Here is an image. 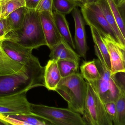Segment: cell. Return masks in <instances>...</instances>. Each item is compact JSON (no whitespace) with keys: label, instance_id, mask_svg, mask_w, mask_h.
<instances>
[{"label":"cell","instance_id":"cell-1","mask_svg":"<svg viewBox=\"0 0 125 125\" xmlns=\"http://www.w3.org/2000/svg\"><path fill=\"white\" fill-rule=\"evenodd\" d=\"M44 69L45 66H42L35 56L17 72L0 74V97L28 92L37 87H45Z\"/></svg>","mask_w":125,"mask_h":125},{"label":"cell","instance_id":"cell-2","mask_svg":"<svg viewBox=\"0 0 125 125\" xmlns=\"http://www.w3.org/2000/svg\"><path fill=\"white\" fill-rule=\"evenodd\" d=\"M4 40L33 50L47 46L39 13L35 10L27 9L21 27L9 33Z\"/></svg>","mask_w":125,"mask_h":125},{"label":"cell","instance_id":"cell-3","mask_svg":"<svg viewBox=\"0 0 125 125\" xmlns=\"http://www.w3.org/2000/svg\"><path fill=\"white\" fill-rule=\"evenodd\" d=\"M87 84L79 73L62 78L55 91L68 103V108L83 115Z\"/></svg>","mask_w":125,"mask_h":125},{"label":"cell","instance_id":"cell-4","mask_svg":"<svg viewBox=\"0 0 125 125\" xmlns=\"http://www.w3.org/2000/svg\"><path fill=\"white\" fill-rule=\"evenodd\" d=\"M95 54L98 59H95L100 73L99 78L91 83L94 89L104 103L109 101H116L122 93L111 75L110 71L107 68L104 60L96 46L94 45Z\"/></svg>","mask_w":125,"mask_h":125},{"label":"cell","instance_id":"cell-5","mask_svg":"<svg viewBox=\"0 0 125 125\" xmlns=\"http://www.w3.org/2000/svg\"><path fill=\"white\" fill-rule=\"evenodd\" d=\"M30 108L31 113L43 118L53 125H87L80 114L68 108H59L30 103Z\"/></svg>","mask_w":125,"mask_h":125},{"label":"cell","instance_id":"cell-6","mask_svg":"<svg viewBox=\"0 0 125 125\" xmlns=\"http://www.w3.org/2000/svg\"><path fill=\"white\" fill-rule=\"evenodd\" d=\"M87 90L84 107L83 119L87 125H112L104 104L91 83L87 82Z\"/></svg>","mask_w":125,"mask_h":125},{"label":"cell","instance_id":"cell-7","mask_svg":"<svg viewBox=\"0 0 125 125\" xmlns=\"http://www.w3.org/2000/svg\"><path fill=\"white\" fill-rule=\"evenodd\" d=\"M80 7L86 24L95 28L102 36L109 37L118 43L115 33L106 20L97 2L86 3Z\"/></svg>","mask_w":125,"mask_h":125},{"label":"cell","instance_id":"cell-8","mask_svg":"<svg viewBox=\"0 0 125 125\" xmlns=\"http://www.w3.org/2000/svg\"><path fill=\"white\" fill-rule=\"evenodd\" d=\"M27 93L24 91L0 97V113L15 115L31 113Z\"/></svg>","mask_w":125,"mask_h":125},{"label":"cell","instance_id":"cell-9","mask_svg":"<svg viewBox=\"0 0 125 125\" xmlns=\"http://www.w3.org/2000/svg\"><path fill=\"white\" fill-rule=\"evenodd\" d=\"M102 38L109 57L111 74L125 72V48L109 37L102 36Z\"/></svg>","mask_w":125,"mask_h":125},{"label":"cell","instance_id":"cell-10","mask_svg":"<svg viewBox=\"0 0 125 125\" xmlns=\"http://www.w3.org/2000/svg\"><path fill=\"white\" fill-rule=\"evenodd\" d=\"M1 47L11 59L23 65L29 63L35 57L32 54V49L25 47L13 42L3 40Z\"/></svg>","mask_w":125,"mask_h":125},{"label":"cell","instance_id":"cell-11","mask_svg":"<svg viewBox=\"0 0 125 125\" xmlns=\"http://www.w3.org/2000/svg\"><path fill=\"white\" fill-rule=\"evenodd\" d=\"M47 46L51 50L62 39L54 21L52 14L47 11L39 13Z\"/></svg>","mask_w":125,"mask_h":125},{"label":"cell","instance_id":"cell-12","mask_svg":"<svg viewBox=\"0 0 125 125\" xmlns=\"http://www.w3.org/2000/svg\"><path fill=\"white\" fill-rule=\"evenodd\" d=\"M72 16L75 24V47L80 57L85 60L88 47L86 40L84 22L81 11L77 7L72 11Z\"/></svg>","mask_w":125,"mask_h":125},{"label":"cell","instance_id":"cell-13","mask_svg":"<svg viewBox=\"0 0 125 125\" xmlns=\"http://www.w3.org/2000/svg\"><path fill=\"white\" fill-rule=\"evenodd\" d=\"M50 59L70 60L79 63L80 55L74 52L70 45L62 38L61 41L50 50Z\"/></svg>","mask_w":125,"mask_h":125},{"label":"cell","instance_id":"cell-14","mask_svg":"<svg viewBox=\"0 0 125 125\" xmlns=\"http://www.w3.org/2000/svg\"><path fill=\"white\" fill-rule=\"evenodd\" d=\"M62 78L57 61L50 59L45 66L44 79L45 87L49 90L55 91Z\"/></svg>","mask_w":125,"mask_h":125},{"label":"cell","instance_id":"cell-15","mask_svg":"<svg viewBox=\"0 0 125 125\" xmlns=\"http://www.w3.org/2000/svg\"><path fill=\"white\" fill-rule=\"evenodd\" d=\"M52 15L60 35L73 49H75V44L70 32L68 23L66 18V15L55 11H52Z\"/></svg>","mask_w":125,"mask_h":125},{"label":"cell","instance_id":"cell-16","mask_svg":"<svg viewBox=\"0 0 125 125\" xmlns=\"http://www.w3.org/2000/svg\"><path fill=\"white\" fill-rule=\"evenodd\" d=\"M98 3L106 20L116 34L118 43L125 48V38L123 36L118 28L111 9L107 0H98Z\"/></svg>","mask_w":125,"mask_h":125},{"label":"cell","instance_id":"cell-17","mask_svg":"<svg viewBox=\"0 0 125 125\" xmlns=\"http://www.w3.org/2000/svg\"><path fill=\"white\" fill-rule=\"evenodd\" d=\"M26 10L27 8L25 6L20 8L11 13L5 18L8 34L21 27Z\"/></svg>","mask_w":125,"mask_h":125},{"label":"cell","instance_id":"cell-18","mask_svg":"<svg viewBox=\"0 0 125 125\" xmlns=\"http://www.w3.org/2000/svg\"><path fill=\"white\" fill-rule=\"evenodd\" d=\"M24 65L11 59L0 46V74H10L16 73Z\"/></svg>","mask_w":125,"mask_h":125},{"label":"cell","instance_id":"cell-19","mask_svg":"<svg viewBox=\"0 0 125 125\" xmlns=\"http://www.w3.org/2000/svg\"><path fill=\"white\" fill-rule=\"evenodd\" d=\"M81 74L85 80L89 83L96 81L100 77V73L95 59L91 61H85L80 66Z\"/></svg>","mask_w":125,"mask_h":125},{"label":"cell","instance_id":"cell-20","mask_svg":"<svg viewBox=\"0 0 125 125\" xmlns=\"http://www.w3.org/2000/svg\"><path fill=\"white\" fill-rule=\"evenodd\" d=\"M92 38L95 45L96 46L101 54L107 68L110 71V62L109 57L106 45L100 33L94 28L90 27Z\"/></svg>","mask_w":125,"mask_h":125},{"label":"cell","instance_id":"cell-21","mask_svg":"<svg viewBox=\"0 0 125 125\" xmlns=\"http://www.w3.org/2000/svg\"><path fill=\"white\" fill-rule=\"evenodd\" d=\"M77 7H80V4L73 0H53L52 2V11L65 15L70 13Z\"/></svg>","mask_w":125,"mask_h":125},{"label":"cell","instance_id":"cell-22","mask_svg":"<svg viewBox=\"0 0 125 125\" xmlns=\"http://www.w3.org/2000/svg\"><path fill=\"white\" fill-rule=\"evenodd\" d=\"M57 61L62 78L79 73V63L70 60H59Z\"/></svg>","mask_w":125,"mask_h":125},{"label":"cell","instance_id":"cell-23","mask_svg":"<svg viewBox=\"0 0 125 125\" xmlns=\"http://www.w3.org/2000/svg\"><path fill=\"white\" fill-rule=\"evenodd\" d=\"M25 6V0H2L0 3L1 18L5 19L13 11Z\"/></svg>","mask_w":125,"mask_h":125},{"label":"cell","instance_id":"cell-24","mask_svg":"<svg viewBox=\"0 0 125 125\" xmlns=\"http://www.w3.org/2000/svg\"><path fill=\"white\" fill-rule=\"evenodd\" d=\"M7 115L16 119L28 122L30 123L31 125H53L52 123L43 118L32 113Z\"/></svg>","mask_w":125,"mask_h":125},{"label":"cell","instance_id":"cell-25","mask_svg":"<svg viewBox=\"0 0 125 125\" xmlns=\"http://www.w3.org/2000/svg\"><path fill=\"white\" fill-rule=\"evenodd\" d=\"M115 105L116 112L113 123L115 125H125V94L119 96Z\"/></svg>","mask_w":125,"mask_h":125},{"label":"cell","instance_id":"cell-26","mask_svg":"<svg viewBox=\"0 0 125 125\" xmlns=\"http://www.w3.org/2000/svg\"><path fill=\"white\" fill-rule=\"evenodd\" d=\"M110 8L112 11L117 25L120 30L121 33L125 38V25L124 20L121 17V14L118 8L116 6L112 0H107Z\"/></svg>","mask_w":125,"mask_h":125},{"label":"cell","instance_id":"cell-27","mask_svg":"<svg viewBox=\"0 0 125 125\" xmlns=\"http://www.w3.org/2000/svg\"><path fill=\"white\" fill-rule=\"evenodd\" d=\"M0 120L5 125H31L30 123L10 117L6 114L0 113Z\"/></svg>","mask_w":125,"mask_h":125},{"label":"cell","instance_id":"cell-28","mask_svg":"<svg viewBox=\"0 0 125 125\" xmlns=\"http://www.w3.org/2000/svg\"><path fill=\"white\" fill-rule=\"evenodd\" d=\"M52 2L53 0H41L35 9L36 11L38 13L47 11L52 14Z\"/></svg>","mask_w":125,"mask_h":125},{"label":"cell","instance_id":"cell-29","mask_svg":"<svg viewBox=\"0 0 125 125\" xmlns=\"http://www.w3.org/2000/svg\"><path fill=\"white\" fill-rule=\"evenodd\" d=\"M125 72H121L111 74L122 93L124 94H125Z\"/></svg>","mask_w":125,"mask_h":125},{"label":"cell","instance_id":"cell-30","mask_svg":"<svg viewBox=\"0 0 125 125\" xmlns=\"http://www.w3.org/2000/svg\"><path fill=\"white\" fill-rule=\"evenodd\" d=\"M104 104L107 113L110 120L113 122L115 116L116 112L115 102L114 101H109L105 102Z\"/></svg>","mask_w":125,"mask_h":125},{"label":"cell","instance_id":"cell-31","mask_svg":"<svg viewBox=\"0 0 125 125\" xmlns=\"http://www.w3.org/2000/svg\"><path fill=\"white\" fill-rule=\"evenodd\" d=\"M7 35L5 19L0 18V40L3 41Z\"/></svg>","mask_w":125,"mask_h":125},{"label":"cell","instance_id":"cell-32","mask_svg":"<svg viewBox=\"0 0 125 125\" xmlns=\"http://www.w3.org/2000/svg\"><path fill=\"white\" fill-rule=\"evenodd\" d=\"M41 0H25V7L27 9L35 10Z\"/></svg>","mask_w":125,"mask_h":125},{"label":"cell","instance_id":"cell-33","mask_svg":"<svg viewBox=\"0 0 125 125\" xmlns=\"http://www.w3.org/2000/svg\"><path fill=\"white\" fill-rule=\"evenodd\" d=\"M115 5L118 8L124 7L125 0H112Z\"/></svg>","mask_w":125,"mask_h":125},{"label":"cell","instance_id":"cell-34","mask_svg":"<svg viewBox=\"0 0 125 125\" xmlns=\"http://www.w3.org/2000/svg\"><path fill=\"white\" fill-rule=\"evenodd\" d=\"M74 1L77 2L79 3L80 6L86 3H91L97 2L98 0H73Z\"/></svg>","mask_w":125,"mask_h":125},{"label":"cell","instance_id":"cell-35","mask_svg":"<svg viewBox=\"0 0 125 125\" xmlns=\"http://www.w3.org/2000/svg\"><path fill=\"white\" fill-rule=\"evenodd\" d=\"M0 125H5V124L2 121H1V120H0Z\"/></svg>","mask_w":125,"mask_h":125},{"label":"cell","instance_id":"cell-36","mask_svg":"<svg viewBox=\"0 0 125 125\" xmlns=\"http://www.w3.org/2000/svg\"><path fill=\"white\" fill-rule=\"evenodd\" d=\"M1 16H2V13H1V10L0 9V18H1Z\"/></svg>","mask_w":125,"mask_h":125},{"label":"cell","instance_id":"cell-37","mask_svg":"<svg viewBox=\"0 0 125 125\" xmlns=\"http://www.w3.org/2000/svg\"><path fill=\"white\" fill-rule=\"evenodd\" d=\"M2 0H0V2H1Z\"/></svg>","mask_w":125,"mask_h":125}]
</instances>
